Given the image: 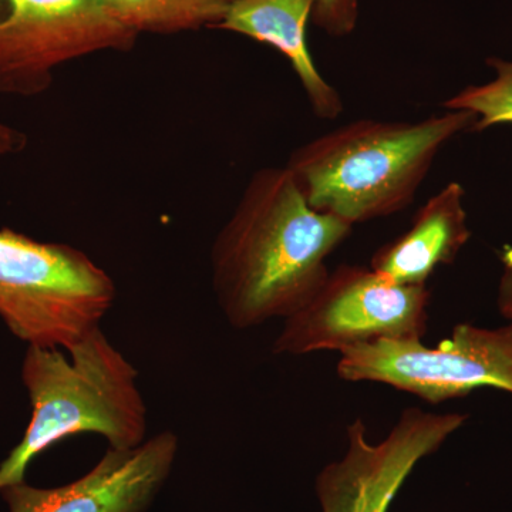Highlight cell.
<instances>
[{"mask_svg":"<svg viewBox=\"0 0 512 512\" xmlns=\"http://www.w3.org/2000/svg\"><path fill=\"white\" fill-rule=\"evenodd\" d=\"M340 355V379L387 384L430 404L485 387L512 394V320L497 329L461 323L436 348L421 339H380Z\"/></svg>","mask_w":512,"mask_h":512,"instance_id":"obj_5","label":"cell"},{"mask_svg":"<svg viewBox=\"0 0 512 512\" xmlns=\"http://www.w3.org/2000/svg\"><path fill=\"white\" fill-rule=\"evenodd\" d=\"M503 265L500 286H498V309L504 318L512 320V247L507 245L500 252Z\"/></svg>","mask_w":512,"mask_h":512,"instance_id":"obj_15","label":"cell"},{"mask_svg":"<svg viewBox=\"0 0 512 512\" xmlns=\"http://www.w3.org/2000/svg\"><path fill=\"white\" fill-rule=\"evenodd\" d=\"M178 437L163 431L140 446L116 450L79 480L56 488L23 483L0 490L9 512H146L173 471Z\"/></svg>","mask_w":512,"mask_h":512,"instance_id":"obj_9","label":"cell"},{"mask_svg":"<svg viewBox=\"0 0 512 512\" xmlns=\"http://www.w3.org/2000/svg\"><path fill=\"white\" fill-rule=\"evenodd\" d=\"M107 10L140 36L215 29L234 0H101Z\"/></svg>","mask_w":512,"mask_h":512,"instance_id":"obj_12","label":"cell"},{"mask_svg":"<svg viewBox=\"0 0 512 512\" xmlns=\"http://www.w3.org/2000/svg\"><path fill=\"white\" fill-rule=\"evenodd\" d=\"M357 0H316L312 20L330 36H348L356 29Z\"/></svg>","mask_w":512,"mask_h":512,"instance_id":"obj_14","label":"cell"},{"mask_svg":"<svg viewBox=\"0 0 512 512\" xmlns=\"http://www.w3.org/2000/svg\"><path fill=\"white\" fill-rule=\"evenodd\" d=\"M476 121L463 110L416 123L357 120L296 148L285 167L313 210L353 227L409 207L441 148Z\"/></svg>","mask_w":512,"mask_h":512,"instance_id":"obj_2","label":"cell"},{"mask_svg":"<svg viewBox=\"0 0 512 512\" xmlns=\"http://www.w3.org/2000/svg\"><path fill=\"white\" fill-rule=\"evenodd\" d=\"M116 284L72 245L0 229V318L29 346L73 348L116 301Z\"/></svg>","mask_w":512,"mask_h":512,"instance_id":"obj_4","label":"cell"},{"mask_svg":"<svg viewBox=\"0 0 512 512\" xmlns=\"http://www.w3.org/2000/svg\"><path fill=\"white\" fill-rule=\"evenodd\" d=\"M429 302L426 285L394 284L372 268L338 266L311 301L285 319L272 350L302 356L380 339H421Z\"/></svg>","mask_w":512,"mask_h":512,"instance_id":"obj_6","label":"cell"},{"mask_svg":"<svg viewBox=\"0 0 512 512\" xmlns=\"http://www.w3.org/2000/svg\"><path fill=\"white\" fill-rule=\"evenodd\" d=\"M467 421L466 414H436L412 407L380 443H370L362 420L348 426V453L316 480L322 512H389L394 497L423 458Z\"/></svg>","mask_w":512,"mask_h":512,"instance_id":"obj_8","label":"cell"},{"mask_svg":"<svg viewBox=\"0 0 512 512\" xmlns=\"http://www.w3.org/2000/svg\"><path fill=\"white\" fill-rule=\"evenodd\" d=\"M487 64L495 72L491 82L468 86L443 103L446 110L473 113L477 121L471 131L512 126V62L490 57Z\"/></svg>","mask_w":512,"mask_h":512,"instance_id":"obj_13","label":"cell"},{"mask_svg":"<svg viewBox=\"0 0 512 512\" xmlns=\"http://www.w3.org/2000/svg\"><path fill=\"white\" fill-rule=\"evenodd\" d=\"M137 39L101 0H0V96H39L63 64Z\"/></svg>","mask_w":512,"mask_h":512,"instance_id":"obj_7","label":"cell"},{"mask_svg":"<svg viewBox=\"0 0 512 512\" xmlns=\"http://www.w3.org/2000/svg\"><path fill=\"white\" fill-rule=\"evenodd\" d=\"M29 346L22 380L32 419L22 441L0 464V490L25 481L40 453L76 434L103 436L110 448L140 446L147 436V406L136 367L114 348L101 328L69 350Z\"/></svg>","mask_w":512,"mask_h":512,"instance_id":"obj_3","label":"cell"},{"mask_svg":"<svg viewBox=\"0 0 512 512\" xmlns=\"http://www.w3.org/2000/svg\"><path fill=\"white\" fill-rule=\"evenodd\" d=\"M461 184L441 188L414 215L404 234L377 249L370 268L394 284L423 286L437 266L456 261L471 231Z\"/></svg>","mask_w":512,"mask_h":512,"instance_id":"obj_10","label":"cell"},{"mask_svg":"<svg viewBox=\"0 0 512 512\" xmlns=\"http://www.w3.org/2000/svg\"><path fill=\"white\" fill-rule=\"evenodd\" d=\"M316 0H234L215 29L251 37L274 47L291 63L313 113L335 120L343 111L338 90L319 73L309 52L306 26Z\"/></svg>","mask_w":512,"mask_h":512,"instance_id":"obj_11","label":"cell"},{"mask_svg":"<svg viewBox=\"0 0 512 512\" xmlns=\"http://www.w3.org/2000/svg\"><path fill=\"white\" fill-rule=\"evenodd\" d=\"M352 228L313 210L288 168L256 171L211 248L212 288L229 325L255 328L302 309Z\"/></svg>","mask_w":512,"mask_h":512,"instance_id":"obj_1","label":"cell"}]
</instances>
